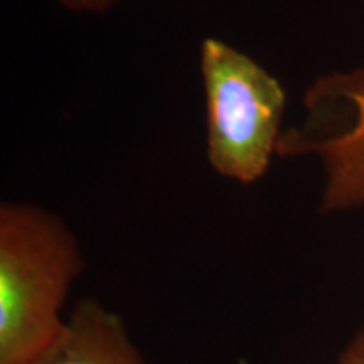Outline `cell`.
<instances>
[{
    "instance_id": "7a4b0ae2",
    "label": "cell",
    "mask_w": 364,
    "mask_h": 364,
    "mask_svg": "<svg viewBox=\"0 0 364 364\" xmlns=\"http://www.w3.org/2000/svg\"><path fill=\"white\" fill-rule=\"evenodd\" d=\"M206 107V157L225 179L252 186L277 156L285 90L272 73L218 38L199 48Z\"/></svg>"
},
{
    "instance_id": "6da1fadb",
    "label": "cell",
    "mask_w": 364,
    "mask_h": 364,
    "mask_svg": "<svg viewBox=\"0 0 364 364\" xmlns=\"http://www.w3.org/2000/svg\"><path fill=\"white\" fill-rule=\"evenodd\" d=\"M83 270L78 238L61 216L31 203L0 204V364H33L58 339Z\"/></svg>"
},
{
    "instance_id": "3957f363",
    "label": "cell",
    "mask_w": 364,
    "mask_h": 364,
    "mask_svg": "<svg viewBox=\"0 0 364 364\" xmlns=\"http://www.w3.org/2000/svg\"><path fill=\"white\" fill-rule=\"evenodd\" d=\"M304 107L307 125L284 130L277 156L317 159L324 171L322 213L364 208V65L317 76Z\"/></svg>"
},
{
    "instance_id": "277c9868",
    "label": "cell",
    "mask_w": 364,
    "mask_h": 364,
    "mask_svg": "<svg viewBox=\"0 0 364 364\" xmlns=\"http://www.w3.org/2000/svg\"><path fill=\"white\" fill-rule=\"evenodd\" d=\"M33 364H149L124 318L95 299H83L65 329Z\"/></svg>"
},
{
    "instance_id": "5b68a950",
    "label": "cell",
    "mask_w": 364,
    "mask_h": 364,
    "mask_svg": "<svg viewBox=\"0 0 364 364\" xmlns=\"http://www.w3.org/2000/svg\"><path fill=\"white\" fill-rule=\"evenodd\" d=\"M56 2L70 12L102 16V14L110 12L118 0H56Z\"/></svg>"
},
{
    "instance_id": "8992f818",
    "label": "cell",
    "mask_w": 364,
    "mask_h": 364,
    "mask_svg": "<svg viewBox=\"0 0 364 364\" xmlns=\"http://www.w3.org/2000/svg\"><path fill=\"white\" fill-rule=\"evenodd\" d=\"M338 364H364V327L344 348Z\"/></svg>"
}]
</instances>
